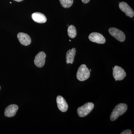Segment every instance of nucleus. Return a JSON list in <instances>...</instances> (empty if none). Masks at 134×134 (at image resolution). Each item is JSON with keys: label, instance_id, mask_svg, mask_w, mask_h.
Masks as SVG:
<instances>
[{"label": "nucleus", "instance_id": "obj_4", "mask_svg": "<svg viewBox=\"0 0 134 134\" xmlns=\"http://www.w3.org/2000/svg\"><path fill=\"white\" fill-rule=\"evenodd\" d=\"M108 32L110 35L120 42H124L126 39V36L125 34L120 30L111 27L108 30Z\"/></svg>", "mask_w": 134, "mask_h": 134}, {"label": "nucleus", "instance_id": "obj_5", "mask_svg": "<svg viewBox=\"0 0 134 134\" xmlns=\"http://www.w3.org/2000/svg\"><path fill=\"white\" fill-rule=\"evenodd\" d=\"M113 76L115 81H121L126 75L125 70L121 67L115 66L113 69Z\"/></svg>", "mask_w": 134, "mask_h": 134}, {"label": "nucleus", "instance_id": "obj_15", "mask_svg": "<svg viewBox=\"0 0 134 134\" xmlns=\"http://www.w3.org/2000/svg\"><path fill=\"white\" fill-rule=\"evenodd\" d=\"M60 3L63 8H68L72 6L74 0H59Z\"/></svg>", "mask_w": 134, "mask_h": 134}, {"label": "nucleus", "instance_id": "obj_2", "mask_svg": "<svg viewBox=\"0 0 134 134\" xmlns=\"http://www.w3.org/2000/svg\"><path fill=\"white\" fill-rule=\"evenodd\" d=\"M90 76V70L86 65L82 64L78 68L77 72L76 77L80 81H83L88 79Z\"/></svg>", "mask_w": 134, "mask_h": 134}, {"label": "nucleus", "instance_id": "obj_14", "mask_svg": "<svg viewBox=\"0 0 134 134\" xmlns=\"http://www.w3.org/2000/svg\"><path fill=\"white\" fill-rule=\"evenodd\" d=\"M68 33L70 38H75L77 35V31L76 27L72 25H70L68 28Z\"/></svg>", "mask_w": 134, "mask_h": 134}, {"label": "nucleus", "instance_id": "obj_19", "mask_svg": "<svg viewBox=\"0 0 134 134\" xmlns=\"http://www.w3.org/2000/svg\"><path fill=\"white\" fill-rule=\"evenodd\" d=\"M90 72H91V69H90Z\"/></svg>", "mask_w": 134, "mask_h": 134}, {"label": "nucleus", "instance_id": "obj_20", "mask_svg": "<svg viewBox=\"0 0 134 134\" xmlns=\"http://www.w3.org/2000/svg\"><path fill=\"white\" fill-rule=\"evenodd\" d=\"M0 90H1V86H0Z\"/></svg>", "mask_w": 134, "mask_h": 134}, {"label": "nucleus", "instance_id": "obj_13", "mask_svg": "<svg viewBox=\"0 0 134 134\" xmlns=\"http://www.w3.org/2000/svg\"><path fill=\"white\" fill-rule=\"evenodd\" d=\"M76 53V49L75 48L69 49L67 51L66 54V62L68 64H72L74 60V58Z\"/></svg>", "mask_w": 134, "mask_h": 134}, {"label": "nucleus", "instance_id": "obj_1", "mask_svg": "<svg viewBox=\"0 0 134 134\" xmlns=\"http://www.w3.org/2000/svg\"><path fill=\"white\" fill-rule=\"evenodd\" d=\"M127 108V106L126 104L120 103L117 105L112 112L110 117V120L114 121L117 120L118 117L126 112Z\"/></svg>", "mask_w": 134, "mask_h": 134}, {"label": "nucleus", "instance_id": "obj_6", "mask_svg": "<svg viewBox=\"0 0 134 134\" xmlns=\"http://www.w3.org/2000/svg\"><path fill=\"white\" fill-rule=\"evenodd\" d=\"M89 39L92 42L98 44H104L106 42L105 38L98 32H93L90 34L89 36Z\"/></svg>", "mask_w": 134, "mask_h": 134}, {"label": "nucleus", "instance_id": "obj_17", "mask_svg": "<svg viewBox=\"0 0 134 134\" xmlns=\"http://www.w3.org/2000/svg\"><path fill=\"white\" fill-rule=\"evenodd\" d=\"M82 2L84 3H87L90 2V0H81Z\"/></svg>", "mask_w": 134, "mask_h": 134}, {"label": "nucleus", "instance_id": "obj_7", "mask_svg": "<svg viewBox=\"0 0 134 134\" xmlns=\"http://www.w3.org/2000/svg\"><path fill=\"white\" fill-rule=\"evenodd\" d=\"M119 7L121 11L125 13L127 16L133 18L134 15V10L129 5L125 2H122L119 4Z\"/></svg>", "mask_w": 134, "mask_h": 134}, {"label": "nucleus", "instance_id": "obj_10", "mask_svg": "<svg viewBox=\"0 0 134 134\" xmlns=\"http://www.w3.org/2000/svg\"><path fill=\"white\" fill-rule=\"evenodd\" d=\"M57 105L59 110L62 112L66 111L68 108V105L66 101L63 97L61 96H58L56 98Z\"/></svg>", "mask_w": 134, "mask_h": 134}, {"label": "nucleus", "instance_id": "obj_9", "mask_svg": "<svg viewBox=\"0 0 134 134\" xmlns=\"http://www.w3.org/2000/svg\"><path fill=\"white\" fill-rule=\"evenodd\" d=\"M17 37L19 42L23 45L28 46L31 43L30 37L26 33L19 32L18 34Z\"/></svg>", "mask_w": 134, "mask_h": 134}, {"label": "nucleus", "instance_id": "obj_16", "mask_svg": "<svg viewBox=\"0 0 134 134\" xmlns=\"http://www.w3.org/2000/svg\"><path fill=\"white\" fill-rule=\"evenodd\" d=\"M132 131L129 129L126 130L121 133V134H132Z\"/></svg>", "mask_w": 134, "mask_h": 134}, {"label": "nucleus", "instance_id": "obj_18", "mask_svg": "<svg viewBox=\"0 0 134 134\" xmlns=\"http://www.w3.org/2000/svg\"><path fill=\"white\" fill-rule=\"evenodd\" d=\"M14 1H15L17 2H21L23 1L24 0H14Z\"/></svg>", "mask_w": 134, "mask_h": 134}, {"label": "nucleus", "instance_id": "obj_8", "mask_svg": "<svg viewBox=\"0 0 134 134\" xmlns=\"http://www.w3.org/2000/svg\"><path fill=\"white\" fill-rule=\"evenodd\" d=\"M46 55L43 52H40L34 59V64L38 68H42L45 65Z\"/></svg>", "mask_w": 134, "mask_h": 134}, {"label": "nucleus", "instance_id": "obj_11", "mask_svg": "<svg viewBox=\"0 0 134 134\" xmlns=\"http://www.w3.org/2000/svg\"><path fill=\"white\" fill-rule=\"evenodd\" d=\"M18 109V107L15 104L9 105L5 109V115L7 117H14L16 114Z\"/></svg>", "mask_w": 134, "mask_h": 134}, {"label": "nucleus", "instance_id": "obj_12", "mask_svg": "<svg viewBox=\"0 0 134 134\" xmlns=\"http://www.w3.org/2000/svg\"><path fill=\"white\" fill-rule=\"evenodd\" d=\"M31 17L34 21L40 24L44 23L47 20L46 16L40 12L33 13L31 15Z\"/></svg>", "mask_w": 134, "mask_h": 134}, {"label": "nucleus", "instance_id": "obj_3", "mask_svg": "<svg viewBox=\"0 0 134 134\" xmlns=\"http://www.w3.org/2000/svg\"><path fill=\"white\" fill-rule=\"evenodd\" d=\"M94 107V104L93 103L91 102L86 103L77 109V113L78 115L81 117L87 116L93 110Z\"/></svg>", "mask_w": 134, "mask_h": 134}]
</instances>
